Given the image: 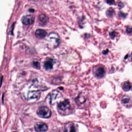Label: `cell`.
Wrapping results in <instances>:
<instances>
[{"instance_id": "cell-1", "label": "cell", "mask_w": 132, "mask_h": 132, "mask_svg": "<svg viewBox=\"0 0 132 132\" xmlns=\"http://www.w3.org/2000/svg\"><path fill=\"white\" fill-rule=\"evenodd\" d=\"M47 45L48 48L54 49L60 44V39L58 34L55 32H51L46 38Z\"/></svg>"}, {"instance_id": "cell-2", "label": "cell", "mask_w": 132, "mask_h": 132, "mask_svg": "<svg viewBox=\"0 0 132 132\" xmlns=\"http://www.w3.org/2000/svg\"><path fill=\"white\" fill-rule=\"evenodd\" d=\"M37 113L39 117L44 119H48L52 115L50 110L45 106L39 108L37 110Z\"/></svg>"}, {"instance_id": "cell-3", "label": "cell", "mask_w": 132, "mask_h": 132, "mask_svg": "<svg viewBox=\"0 0 132 132\" xmlns=\"http://www.w3.org/2000/svg\"><path fill=\"white\" fill-rule=\"evenodd\" d=\"M34 129L37 132H44L48 130V126L45 123L38 122L34 125Z\"/></svg>"}, {"instance_id": "cell-4", "label": "cell", "mask_w": 132, "mask_h": 132, "mask_svg": "<svg viewBox=\"0 0 132 132\" xmlns=\"http://www.w3.org/2000/svg\"><path fill=\"white\" fill-rule=\"evenodd\" d=\"M35 17L33 15H27L23 16L21 18V21L23 24L25 25H29L34 22Z\"/></svg>"}, {"instance_id": "cell-5", "label": "cell", "mask_w": 132, "mask_h": 132, "mask_svg": "<svg viewBox=\"0 0 132 132\" xmlns=\"http://www.w3.org/2000/svg\"><path fill=\"white\" fill-rule=\"evenodd\" d=\"M58 107L60 110L64 111L70 109L71 107L70 102L68 100H65L64 101L60 102L58 104Z\"/></svg>"}, {"instance_id": "cell-6", "label": "cell", "mask_w": 132, "mask_h": 132, "mask_svg": "<svg viewBox=\"0 0 132 132\" xmlns=\"http://www.w3.org/2000/svg\"><path fill=\"white\" fill-rule=\"evenodd\" d=\"M64 132H76V129L73 123H67L64 125Z\"/></svg>"}, {"instance_id": "cell-7", "label": "cell", "mask_w": 132, "mask_h": 132, "mask_svg": "<svg viewBox=\"0 0 132 132\" xmlns=\"http://www.w3.org/2000/svg\"><path fill=\"white\" fill-rule=\"evenodd\" d=\"M40 92L38 90H30L28 94V100L37 98L40 96Z\"/></svg>"}, {"instance_id": "cell-8", "label": "cell", "mask_w": 132, "mask_h": 132, "mask_svg": "<svg viewBox=\"0 0 132 132\" xmlns=\"http://www.w3.org/2000/svg\"><path fill=\"white\" fill-rule=\"evenodd\" d=\"M105 70L103 67H99L95 69L94 73L96 76L99 78H102L105 76Z\"/></svg>"}, {"instance_id": "cell-9", "label": "cell", "mask_w": 132, "mask_h": 132, "mask_svg": "<svg viewBox=\"0 0 132 132\" xmlns=\"http://www.w3.org/2000/svg\"><path fill=\"white\" fill-rule=\"evenodd\" d=\"M38 19L40 24L43 25H46L48 23L49 20V18L46 15L43 14H41L39 16Z\"/></svg>"}, {"instance_id": "cell-10", "label": "cell", "mask_w": 132, "mask_h": 132, "mask_svg": "<svg viewBox=\"0 0 132 132\" xmlns=\"http://www.w3.org/2000/svg\"><path fill=\"white\" fill-rule=\"evenodd\" d=\"M47 32L44 29H38L36 30L35 31V35L37 38L42 39L44 38L46 36Z\"/></svg>"}, {"instance_id": "cell-11", "label": "cell", "mask_w": 132, "mask_h": 132, "mask_svg": "<svg viewBox=\"0 0 132 132\" xmlns=\"http://www.w3.org/2000/svg\"><path fill=\"white\" fill-rule=\"evenodd\" d=\"M54 60L52 59H49L45 62L44 66L46 70H51L53 68Z\"/></svg>"}, {"instance_id": "cell-12", "label": "cell", "mask_w": 132, "mask_h": 132, "mask_svg": "<svg viewBox=\"0 0 132 132\" xmlns=\"http://www.w3.org/2000/svg\"><path fill=\"white\" fill-rule=\"evenodd\" d=\"M131 102V98L128 96L124 95L122 97L121 103L123 105H127Z\"/></svg>"}, {"instance_id": "cell-13", "label": "cell", "mask_w": 132, "mask_h": 132, "mask_svg": "<svg viewBox=\"0 0 132 132\" xmlns=\"http://www.w3.org/2000/svg\"><path fill=\"white\" fill-rule=\"evenodd\" d=\"M123 88L125 92L130 90L131 88V85L130 82L126 81L123 85Z\"/></svg>"}, {"instance_id": "cell-14", "label": "cell", "mask_w": 132, "mask_h": 132, "mask_svg": "<svg viewBox=\"0 0 132 132\" xmlns=\"http://www.w3.org/2000/svg\"><path fill=\"white\" fill-rule=\"evenodd\" d=\"M115 12V10L113 9L112 8H110L107 10L106 12V14L108 17H112L114 15Z\"/></svg>"}, {"instance_id": "cell-15", "label": "cell", "mask_w": 132, "mask_h": 132, "mask_svg": "<svg viewBox=\"0 0 132 132\" xmlns=\"http://www.w3.org/2000/svg\"><path fill=\"white\" fill-rule=\"evenodd\" d=\"M33 67L36 69H40V62L38 60H34L33 62Z\"/></svg>"}, {"instance_id": "cell-16", "label": "cell", "mask_w": 132, "mask_h": 132, "mask_svg": "<svg viewBox=\"0 0 132 132\" xmlns=\"http://www.w3.org/2000/svg\"><path fill=\"white\" fill-rule=\"evenodd\" d=\"M77 102H78L80 104H83L86 101L85 98L83 96H79V97H77Z\"/></svg>"}, {"instance_id": "cell-17", "label": "cell", "mask_w": 132, "mask_h": 132, "mask_svg": "<svg viewBox=\"0 0 132 132\" xmlns=\"http://www.w3.org/2000/svg\"><path fill=\"white\" fill-rule=\"evenodd\" d=\"M116 35H117V32L115 31H113L109 33L110 37V38L112 39H113L115 38Z\"/></svg>"}, {"instance_id": "cell-18", "label": "cell", "mask_w": 132, "mask_h": 132, "mask_svg": "<svg viewBox=\"0 0 132 132\" xmlns=\"http://www.w3.org/2000/svg\"><path fill=\"white\" fill-rule=\"evenodd\" d=\"M118 15L119 17H121L123 18H125L127 16V14L124 13L123 12L121 11L119 12L118 13Z\"/></svg>"}, {"instance_id": "cell-19", "label": "cell", "mask_w": 132, "mask_h": 132, "mask_svg": "<svg viewBox=\"0 0 132 132\" xmlns=\"http://www.w3.org/2000/svg\"><path fill=\"white\" fill-rule=\"evenodd\" d=\"M126 32L128 34H130L132 33V27L130 26H128L126 28Z\"/></svg>"}, {"instance_id": "cell-20", "label": "cell", "mask_w": 132, "mask_h": 132, "mask_svg": "<svg viewBox=\"0 0 132 132\" xmlns=\"http://www.w3.org/2000/svg\"><path fill=\"white\" fill-rule=\"evenodd\" d=\"M115 1L114 0H108L107 1V3L110 5H113Z\"/></svg>"}, {"instance_id": "cell-21", "label": "cell", "mask_w": 132, "mask_h": 132, "mask_svg": "<svg viewBox=\"0 0 132 132\" xmlns=\"http://www.w3.org/2000/svg\"><path fill=\"white\" fill-rule=\"evenodd\" d=\"M109 52V49H106V50H103V51H102V53L104 55H106V54H107Z\"/></svg>"}, {"instance_id": "cell-22", "label": "cell", "mask_w": 132, "mask_h": 132, "mask_svg": "<svg viewBox=\"0 0 132 132\" xmlns=\"http://www.w3.org/2000/svg\"><path fill=\"white\" fill-rule=\"evenodd\" d=\"M124 3H123L122 2H119L118 3V6L120 8H122V7H124Z\"/></svg>"}, {"instance_id": "cell-23", "label": "cell", "mask_w": 132, "mask_h": 132, "mask_svg": "<svg viewBox=\"0 0 132 132\" xmlns=\"http://www.w3.org/2000/svg\"><path fill=\"white\" fill-rule=\"evenodd\" d=\"M128 57V55H127L126 56H125V59H127Z\"/></svg>"}, {"instance_id": "cell-24", "label": "cell", "mask_w": 132, "mask_h": 132, "mask_svg": "<svg viewBox=\"0 0 132 132\" xmlns=\"http://www.w3.org/2000/svg\"><path fill=\"white\" fill-rule=\"evenodd\" d=\"M130 57L131 59V60L132 61V52L131 54H130Z\"/></svg>"}, {"instance_id": "cell-25", "label": "cell", "mask_w": 132, "mask_h": 132, "mask_svg": "<svg viewBox=\"0 0 132 132\" xmlns=\"http://www.w3.org/2000/svg\"></svg>"}]
</instances>
